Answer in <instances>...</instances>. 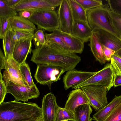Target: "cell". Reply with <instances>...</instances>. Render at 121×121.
I'll return each instance as SVG.
<instances>
[{"mask_svg": "<svg viewBox=\"0 0 121 121\" xmlns=\"http://www.w3.org/2000/svg\"><path fill=\"white\" fill-rule=\"evenodd\" d=\"M28 19L37 25L39 29L50 32L59 29V18L57 12L55 10L43 9L34 11Z\"/></svg>", "mask_w": 121, "mask_h": 121, "instance_id": "8992f818", "label": "cell"}, {"mask_svg": "<svg viewBox=\"0 0 121 121\" xmlns=\"http://www.w3.org/2000/svg\"><path fill=\"white\" fill-rule=\"evenodd\" d=\"M14 32L13 39L16 43L21 39L33 37L34 33V32L25 30H16Z\"/></svg>", "mask_w": 121, "mask_h": 121, "instance_id": "836d02e7", "label": "cell"}, {"mask_svg": "<svg viewBox=\"0 0 121 121\" xmlns=\"http://www.w3.org/2000/svg\"><path fill=\"white\" fill-rule=\"evenodd\" d=\"M0 104L3 102L7 93L6 86L3 80V76L0 70Z\"/></svg>", "mask_w": 121, "mask_h": 121, "instance_id": "8d00e7d4", "label": "cell"}, {"mask_svg": "<svg viewBox=\"0 0 121 121\" xmlns=\"http://www.w3.org/2000/svg\"><path fill=\"white\" fill-rule=\"evenodd\" d=\"M88 99L90 104L96 112L108 104L107 98V91L104 86L89 85L81 88Z\"/></svg>", "mask_w": 121, "mask_h": 121, "instance_id": "ba28073f", "label": "cell"}, {"mask_svg": "<svg viewBox=\"0 0 121 121\" xmlns=\"http://www.w3.org/2000/svg\"><path fill=\"white\" fill-rule=\"evenodd\" d=\"M17 15L14 9L9 6L4 0H0V17L10 18Z\"/></svg>", "mask_w": 121, "mask_h": 121, "instance_id": "4316f807", "label": "cell"}, {"mask_svg": "<svg viewBox=\"0 0 121 121\" xmlns=\"http://www.w3.org/2000/svg\"><path fill=\"white\" fill-rule=\"evenodd\" d=\"M34 11L24 10L20 11L19 12V16L24 18L29 19L32 16Z\"/></svg>", "mask_w": 121, "mask_h": 121, "instance_id": "f35d334b", "label": "cell"}, {"mask_svg": "<svg viewBox=\"0 0 121 121\" xmlns=\"http://www.w3.org/2000/svg\"><path fill=\"white\" fill-rule=\"evenodd\" d=\"M102 46L105 58L106 61L109 62L110 61L112 56L115 54L116 52L110 48Z\"/></svg>", "mask_w": 121, "mask_h": 121, "instance_id": "74e56055", "label": "cell"}, {"mask_svg": "<svg viewBox=\"0 0 121 121\" xmlns=\"http://www.w3.org/2000/svg\"><path fill=\"white\" fill-rule=\"evenodd\" d=\"M121 102V95H115L109 104L94 114L93 118L96 121H103Z\"/></svg>", "mask_w": 121, "mask_h": 121, "instance_id": "44dd1931", "label": "cell"}, {"mask_svg": "<svg viewBox=\"0 0 121 121\" xmlns=\"http://www.w3.org/2000/svg\"><path fill=\"white\" fill-rule=\"evenodd\" d=\"M12 30H25L34 32L36 28L34 24L28 19L19 16H15L9 18Z\"/></svg>", "mask_w": 121, "mask_h": 121, "instance_id": "d6986e66", "label": "cell"}, {"mask_svg": "<svg viewBox=\"0 0 121 121\" xmlns=\"http://www.w3.org/2000/svg\"><path fill=\"white\" fill-rule=\"evenodd\" d=\"M42 117L41 108L35 103L14 100L0 104V121H38Z\"/></svg>", "mask_w": 121, "mask_h": 121, "instance_id": "7a4b0ae2", "label": "cell"}, {"mask_svg": "<svg viewBox=\"0 0 121 121\" xmlns=\"http://www.w3.org/2000/svg\"><path fill=\"white\" fill-rule=\"evenodd\" d=\"M121 86V76L116 75L114 83V87Z\"/></svg>", "mask_w": 121, "mask_h": 121, "instance_id": "b9f144b4", "label": "cell"}, {"mask_svg": "<svg viewBox=\"0 0 121 121\" xmlns=\"http://www.w3.org/2000/svg\"><path fill=\"white\" fill-rule=\"evenodd\" d=\"M102 45L116 52L121 48V39L111 33L102 29L93 31Z\"/></svg>", "mask_w": 121, "mask_h": 121, "instance_id": "7c38bea8", "label": "cell"}, {"mask_svg": "<svg viewBox=\"0 0 121 121\" xmlns=\"http://www.w3.org/2000/svg\"><path fill=\"white\" fill-rule=\"evenodd\" d=\"M57 12L59 23V30L70 34L74 20L68 0H62Z\"/></svg>", "mask_w": 121, "mask_h": 121, "instance_id": "9c48e42d", "label": "cell"}, {"mask_svg": "<svg viewBox=\"0 0 121 121\" xmlns=\"http://www.w3.org/2000/svg\"><path fill=\"white\" fill-rule=\"evenodd\" d=\"M20 65L13 58L8 60L5 59V69L7 71L10 79L18 85L26 86L22 80L20 70Z\"/></svg>", "mask_w": 121, "mask_h": 121, "instance_id": "ac0fdd59", "label": "cell"}, {"mask_svg": "<svg viewBox=\"0 0 121 121\" xmlns=\"http://www.w3.org/2000/svg\"><path fill=\"white\" fill-rule=\"evenodd\" d=\"M116 76L110 63L107 64L103 68L96 72L88 79L72 88L75 89L89 85L103 86H105L108 91L113 86Z\"/></svg>", "mask_w": 121, "mask_h": 121, "instance_id": "5b68a950", "label": "cell"}, {"mask_svg": "<svg viewBox=\"0 0 121 121\" xmlns=\"http://www.w3.org/2000/svg\"><path fill=\"white\" fill-rule=\"evenodd\" d=\"M116 54L121 57V48L115 52Z\"/></svg>", "mask_w": 121, "mask_h": 121, "instance_id": "ee69618b", "label": "cell"}, {"mask_svg": "<svg viewBox=\"0 0 121 121\" xmlns=\"http://www.w3.org/2000/svg\"><path fill=\"white\" fill-rule=\"evenodd\" d=\"M41 108L43 121H56L59 106L56 96L52 92L44 95L42 100Z\"/></svg>", "mask_w": 121, "mask_h": 121, "instance_id": "30bf717a", "label": "cell"}, {"mask_svg": "<svg viewBox=\"0 0 121 121\" xmlns=\"http://www.w3.org/2000/svg\"><path fill=\"white\" fill-rule=\"evenodd\" d=\"M86 11L103 5L100 0H75Z\"/></svg>", "mask_w": 121, "mask_h": 121, "instance_id": "f546056e", "label": "cell"}, {"mask_svg": "<svg viewBox=\"0 0 121 121\" xmlns=\"http://www.w3.org/2000/svg\"><path fill=\"white\" fill-rule=\"evenodd\" d=\"M110 14L113 25L121 39V15L111 10Z\"/></svg>", "mask_w": 121, "mask_h": 121, "instance_id": "1f68e13d", "label": "cell"}, {"mask_svg": "<svg viewBox=\"0 0 121 121\" xmlns=\"http://www.w3.org/2000/svg\"><path fill=\"white\" fill-rule=\"evenodd\" d=\"M6 4L10 7L13 8L22 0H4Z\"/></svg>", "mask_w": 121, "mask_h": 121, "instance_id": "ab89813d", "label": "cell"}, {"mask_svg": "<svg viewBox=\"0 0 121 121\" xmlns=\"http://www.w3.org/2000/svg\"><path fill=\"white\" fill-rule=\"evenodd\" d=\"M14 33L12 30L8 31L2 39L3 48L6 60L12 58L16 43L13 39Z\"/></svg>", "mask_w": 121, "mask_h": 121, "instance_id": "603a6c76", "label": "cell"}, {"mask_svg": "<svg viewBox=\"0 0 121 121\" xmlns=\"http://www.w3.org/2000/svg\"><path fill=\"white\" fill-rule=\"evenodd\" d=\"M110 10L107 4L86 11L88 24L93 31L97 29H104L121 39L113 25Z\"/></svg>", "mask_w": 121, "mask_h": 121, "instance_id": "3957f363", "label": "cell"}, {"mask_svg": "<svg viewBox=\"0 0 121 121\" xmlns=\"http://www.w3.org/2000/svg\"><path fill=\"white\" fill-rule=\"evenodd\" d=\"M96 72L82 71L74 69L67 71L62 79L64 89L67 90L83 82Z\"/></svg>", "mask_w": 121, "mask_h": 121, "instance_id": "8fae6325", "label": "cell"}, {"mask_svg": "<svg viewBox=\"0 0 121 121\" xmlns=\"http://www.w3.org/2000/svg\"><path fill=\"white\" fill-rule=\"evenodd\" d=\"M44 30L38 28L34 32L32 40L35 48L43 46L46 43Z\"/></svg>", "mask_w": 121, "mask_h": 121, "instance_id": "83f0119b", "label": "cell"}, {"mask_svg": "<svg viewBox=\"0 0 121 121\" xmlns=\"http://www.w3.org/2000/svg\"><path fill=\"white\" fill-rule=\"evenodd\" d=\"M75 121L74 114L64 108L59 107L56 121Z\"/></svg>", "mask_w": 121, "mask_h": 121, "instance_id": "f1b7e54d", "label": "cell"}, {"mask_svg": "<svg viewBox=\"0 0 121 121\" xmlns=\"http://www.w3.org/2000/svg\"><path fill=\"white\" fill-rule=\"evenodd\" d=\"M92 112V110L89 104L78 106L75 109L74 113L75 121H91L94 120L90 116Z\"/></svg>", "mask_w": 121, "mask_h": 121, "instance_id": "7402d4cb", "label": "cell"}, {"mask_svg": "<svg viewBox=\"0 0 121 121\" xmlns=\"http://www.w3.org/2000/svg\"><path fill=\"white\" fill-rule=\"evenodd\" d=\"M20 70L22 80L25 85L32 87L35 84L32 77L30 67L25 62L20 65Z\"/></svg>", "mask_w": 121, "mask_h": 121, "instance_id": "484cf974", "label": "cell"}, {"mask_svg": "<svg viewBox=\"0 0 121 121\" xmlns=\"http://www.w3.org/2000/svg\"><path fill=\"white\" fill-rule=\"evenodd\" d=\"M3 80L6 86L7 93L12 94L14 100L27 102L30 99L38 97L40 93L35 85L32 87L22 86L17 84L10 79L8 73L5 69L4 72Z\"/></svg>", "mask_w": 121, "mask_h": 121, "instance_id": "277c9868", "label": "cell"}, {"mask_svg": "<svg viewBox=\"0 0 121 121\" xmlns=\"http://www.w3.org/2000/svg\"><path fill=\"white\" fill-rule=\"evenodd\" d=\"M93 31L88 23L74 20L70 34L84 43L89 41Z\"/></svg>", "mask_w": 121, "mask_h": 121, "instance_id": "e0dca14e", "label": "cell"}, {"mask_svg": "<svg viewBox=\"0 0 121 121\" xmlns=\"http://www.w3.org/2000/svg\"><path fill=\"white\" fill-rule=\"evenodd\" d=\"M45 35L46 39L45 44L51 45L55 48L70 53L68 48L62 39L54 32L50 34L46 33Z\"/></svg>", "mask_w": 121, "mask_h": 121, "instance_id": "d4e9b609", "label": "cell"}, {"mask_svg": "<svg viewBox=\"0 0 121 121\" xmlns=\"http://www.w3.org/2000/svg\"><path fill=\"white\" fill-rule=\"evenodd\" d=\"M5 57L4 55L0 49V70L5 69L4 63Z\"/></svg>", "mask_w": 121, "mask_h": 121, "instance_id": "60d3db41", "label": "cell"}, {"mask_svg": "<svg viewBox=\"0 0 121 121\" xmlns=\"http://www.w3.org/2000/svg\"><path fill=\"white\" fill-rule=\"evenodd\" d=\"M0 38L3 39L7 33L12 30L9 18L0 17Z\"/></svg>", "mask_w": 121, "mask_h": 121, "instance_id": "4dcf8cb0", "label": "cell"}, {"mask_svg": "<svg viewBox=\"0 0 121 121\" xmlns=\"http://www.w3.org/2000/svg\"><path fill=\"white\" fill-rule=\"evenodd\" d=\"M74 20L88 22L86 11L75 0H68Z\"/></svg>", "mask_w": 121, "mask_h": 121, "instance_id": "cb8c5ba5", "label": "cell"}, {"mask_svg": "<svg viewBox=\"0 0 121 121\" xmlns=\"http://www.w3.org/2000/svg\"><path fill=\"white\" fill-rule=\"evenodd\" d=\"M89 41L88 46L96 60L101 65L105 64L107 61L104 55L102 46L93 32Z\"/></svg>", "mask_w": 121, "mask_h": 121, "instance_id": "ffe728a7", "label": "cell"}, {"mask_svg": "<svg viewBox=\"0 0 121 121\" xmlns=\"http://www.w3.org/2000/svg\"><path fill=\"white\" fill-rule=\"evenodd\" d=\"M38 121H43L42 117L39 119Z\"/></svg>", "mask_w": 121, "mask_h": 121, "instance_id": "f6af8a7d", "label": "cell"}, {"mask_svg": "<svg viewBox=\"0 0 121 121\" xmlns=\"http://www.w3.org/2000/svg\"><path fill=\"white\" fill-rule=\"evenodd\" d=\"M33 37L21 39L16 43L12 58L20 65L25 62L28 55L32 51Z\"/></svg>", "mask_w": 121, "mask_h": 121, "instance_id": "4fadbf2b", "label": "cell"}, {"mask_svg": "<svg viewBox=\"0 0 121 121\" xmlns=\"http://www.w3.org/2000/svg\"><path fill=\"white\" fill-rule=\"evenodd\" d=\"M30 60L38 65L46 64L63 69L65 72L74 69L81 58L75 53L66 52L45 44L32 50Z\"/></svg>", "mask_w": 121, "mask_h": 121, "instance_id": "6da1fadb", "label": "cell"}, {"mask_svg": "<svg viewBox=\"0 0 121 121\" xmlns=\"http://www.w3.org/2000/svg\"><path fill=\"white\" fill-rule=\"evenodd\" d=\"M53 6L56 7L60 6L62 0H47Z\"/></svg>", "mask_w": 121, "mask_h": 121, "instance_id": "7bdbcfd3", "label": "cell"}, {"mask_svg": "<svg viewBox=\"0 0 121 121\" xmlns=\"http://www.w3.org/2000/svg\"><path fill=\"white\" fill-rule=\"evenodd\" d=\"M65 71L62 68L54 65L40 64L37 65L34 76L37 82L44 85H47L50 90L53 83L60 80Z\"/></svg>", "mask_w": 121, "mask_h": 121, "instance_id": "52a82bcc", "label": "cell"}, {"mask_svg": "<svg viewBox=\"0 0 121 121\" xmlns=\"http://www.w3.org/2000/svg\"><path fill=\"white\" fill-rule=\"evenodd\" d=\"M86 104H90L89 100L83 90L78 88L70 92L64 108L74 114L77 107Z\"/></svg>", "mask_w": 121, "mask_h": 121, "instance_id": "9a60e30c", "label": "cell"}, {"mask_svg": "<svg viewBox=\"0 0 121 121\" xmlns=\"http://www.w3.org/2000/svg\"><path fill=\"white\" fill-rule=\"evenodd\" d=\"M53 32L62 39L70 53L81 54L83 52L84 48V43L81 40L70 34L62 32L59 29Z\"/></svg>", "mask_w": 121, "mask_h": 121, "instance_id": "2e32d148", "label": "cell"}, {"mask_svg": "<svg viewBox=\"0 0 121 121\" xmlns=\"http://www.w3.org/2000/svg\"><path fill=\"white\" fill-rule=\"evenodd\" d=\"M110 9L121 15V0H108Z\"/></svg>", "mask_w": 121, "mask_h": 121, "instance_id": "d590c367", "label": "cell"}, {"mask_svg": "<svg viewBox=\"0 0 121 121\" xmlns=\"http://www.w3.org/2000/svg\"><path fill=\"white\" fill-rule=\"evenodd\" d=\"M110 63L116 75L121 76V57L115 53L112 56Z\"/></svg>", "mask_w": 121, "mask_h": 121, "instance_id": "e575fe53", "label": "cell"}, {"mask_svg": "<svg viewBox=\"0 0 121 121\" xmlns=\"http://www.w3.org/2000/svg\"><path fill=\"white\" fill-rule=\"evenodd\" d=\"M103 121H121V102Z\"/></svg>", "mask_w": 121, "mask_h": 121, "instance_id": "d6a6232c", "label": "cell"}, {"mask_svg": "<svg viewBox=\"0 0 121 121\" xmlns=\"http://www.w3.org/2000/svg\"><path fill=\"white\" fill-rule=\"evenodd\" d=\"M56 8L47 0H22L13 9L17 12L24 10H55Z\"/></svg>", "mask_w": 121, "mask_h": 121, "instance_id": "5bb4252c", "label": "cell"}]
</instances>
